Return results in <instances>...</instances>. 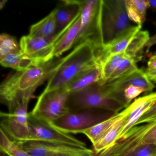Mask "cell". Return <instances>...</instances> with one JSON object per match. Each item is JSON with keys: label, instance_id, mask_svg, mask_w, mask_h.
Instances as JSON below:
<instances>
[{"label": "cell", "instance_id": "16", "mask_svg": "<svg viewBox=\"0 0 156 156\" xmlns=\"http://www.w3.org/2000/svg\"><path fill=\"white\" fill-rule=\"evenodd\" d=\"M132 111V107L129 105L123 111L113 115L111 117L97 124L83 132L90 140L93 145L95 144L111 128V127L123 117L129 115Z\"/></svg>", "mask_w": 156, "mask_h": 156}, {"label": "cell", "instance_id": "12", "mask_svg": "<svg viewBox=\"0 0 156 156\" xmlns=\"http://www.w3.org/2000/svg\"><path fill=\"white\" fill-rule=\"evenodd\" d=\"M101 85L108 96L122 103L126 108L128 106L124 98V92L128 87H137L144 89L145 92L150 93L155 87L154 83L147 77L145 71L141 69L125 77Z\"/></svg>", "mask_w": 156, "mask_h": 156}, {"label": "cell", "instance_id": "6", "mask_svg": "<svg viewBox=\"0 0 156 156\" xmlns=\"http://www.w3.org/2000/svg\"><path fill=\"white\" fill-rule=\"evenodd\" d=\"M127 14L126 1L103 0L102 26L105 45L134 25Z\"/></svg>", "mask_w": 156, "mask_h": 156}, {"label": "cell", "instance_id": "20", "mask_svg": "<svg viewBox=\"0 0 156 156\" xmlns=\"http://www.w3.org/2000/svg\"><path fill=\"white\" fill-rule=\"evenodd\" d=\"M81 23L80 16L55 43L54 48V57H60L64 53L73 48L79 33Z\"/></svg>", "mask_w": 156, "mask_h": 156}, {"label": "cell", "instance_id": "10", "mask_svg": "<svg viewBox=\"0 0 156 156\" xmlns=\"http://www.w3.org/2000/svg\"><path fill=\"white\" fill-rule=\"evenodd\" d=\"M30 99H24L12 111L1 113V129L14 142L27 140L29 135L28 107Z\"/></svg>", "mask_w": 156, "mask_h": 156}, {"label": "cell", "instance_id": "29", "mask_svg": "<svg viewBox=\"0 0 156 156\" xmlns=\"http://www.w3.org/2000/svg\"><path fill=\"white\" fill-rule=\"evenodd\" d=\"M123 156H156V146H140L132 150Z\"/></svg>", "mask_w": 156, "mask_h": 156}, {"label": "cell", "instance_id": "3", "mask_svg": "<svg viewBox=\"0 0 156 156\" xmlns=\"http://www.w3.org/2000/svg\"><path fill=\"white\" fill-rule=\"evenodd\" d=\"M103 0L83 1L81 23L79 33L73 48L88 43L94 48L96 53L105 48L102 26Z\"/></svg>", "mask_w": 156, "mask_h": 156}, {"label": "cell", "instance_id": "27", "mask_svg": "<svg viewBox=\"0 0 156 156\" xmlns=\"http://www.w3.org/2000/svg\"><path fill=\"white\" fill-rule=\"evenodd\" d=\"M1 152L6 156H33L21 148L1 129Z\"/></svg>", "mask_w": 156, "mask_h": 156}, {"label": "cell", "instance_id": "30", "mask_svg": "<svg viewBox=\"0 0 156 156\" xmlns=\"http://www.w3.org/2000/svg\"><path fill=\"white\" fill-rule=\"evenodd\" d=\"M156 120V100L149 108L145 112L133 125V126Z\"/></svg>", "mask_w": 156, "mask_h": 156}, {"label": "cell", "instance_id": "26", "mask_svg": "<svg viewBox=\"0 0 156 156\" xmlns=\"http://www.w3.org/2000/svg\"><path fill=\"white\" fill-rule=\"evenodd\" d=\"M136 62L134 59L125 55V57L119 64L111 77L106 83H110L120 79L136 71L139 68L137 66Z\"/></svg>", "mask_w": 156, "mask_h": 156}, {"label": "cell", "instance_id": "25", "mask_svg": "<svg viewBox=\"0 0 156 156\" xmlns=\"http://www.w3.org/2000/svg\"><path fill=\"white\" fill-rule=\"evenodd\" d=\"M125 56L124 52L111 55L101 63V80L99 82L101 84L107 83Z\"/></svg>", "mask_w": 156, "mask_h": 156}, {"label": "cell", "instance_id": "4", "mask_svg": "<svg viewBox=\"0 0 156 156\" xmlns=\"http://www.w3.org/2000/svg\"><path fill=\"white\" fill-rule=\"evenodd\" d=\"M69 111L86 108H96L118 113L125 106L108 96L99 82L74 93H70L67 101Z\"/></svg>", "mask_w": 156, "mask_h": 156}, {"label": "cell", "instance_id": "15", "mask_svg": "<svg viewBox=\"0 0 156 156\" xmlns=\"http://www.w3.org/2000/svg\"><path fill=\"white\" fill-rule=\"evenodd\" d=\"M156 100V92H154L136 98L130 104L132 107V111L128 117L116 141L124 136L127 132L133 127L138 119L150 108Z\"/></svg>", "mask_w": 156, "mask_h": 156}, {"label": "cell", "instance_id": "7", "mask_svg": "<svg viewBox=\"0 0 156 156\" xmlns=\"http://www.w3.org/2000/svg\"><path fill=\"white\" fill-rule=\"evenodd\" d=\"M156 146V120L131 127L110 148L97 156H123L143 145Z\"/></svg>", "mask_w": 156, "mask_h": 156}, {"label": "cell", "instance_id": "8", "mask_svg": "<svg viewBox=\"0 0 156 156\" xmlns=\"http://www.w3.org/2000/svg\"><path fill=\"white\" fill-rule=\"evenodd\" d=\"M69 94L66 87L43 92L30 113L35 117L51 124L69 112L67 101Z\"/></svg>", "mask_w": 156, "mask_h": 156}, {"label": "cell", "instance_id": "22", "mask_svg": "<svg viewBox=\"0 0 156 156\" xmlns=\"http://www.w3.org/2000/svg\"><path fill=\"white\" fill-rule=\"evenodd\" d=\"M56 29L55 10L30 28L29 36L32 37L48 38L55 34Z\"/></svg>", "mask_w": 156, "mask_h": 156}, {"label": "cell", "instance_id": "36", "mask_svg": "<svg viewBox=\"0 0 156 156\" xmlns=\"http://www.w3.org/2000/svg\"><path fill=\"white\" fill-rule=\"evenodd\" d=\"M96 156V155H93V156Z\"/></svg>", "mask_w": 156, "mask_h": 156}, {"label": "cell", "instance_id": "9", "mask_svg": "<svg viewBox=\"0 0 156 156\" xmlns=\"http://www.w3.org/2000/svg\"><path fill=\"white\" fill-rule=\"evenodd\" d=\"M33 156H88L96 155L93 150L62 143L27 140L15 142Z\"/></svg>", "mask_w": 156, "mask_h": 156}, {"label": "cell", "instance_id": "19", "mask_svg": "<svg viewBox=\"0 0 156 156\" xmlns=\"http://www.w3.org/2000/svg\"><path fill=\"white\" fill-rule=\"evenodd\" d=\"M129 114L123 117L116 122L103 136V137L101 138L95 144L93 145V150L96 156L107 150L114 145L117 140L119 133L124 127Z\"/></svg>", "mask_w": 156, "mask_h": 156}, {"label": "cell", "instance_id": "21", "mask_svg": "<svg viewBox=\"0 0 156 156\" xmlns=\"http://www.w3.org/2000/svg\"><path fill=\"white\" fill-rule=\"evenodd\" d=\"M2 66L12 68L17 72H23L37 66L34 61L21 51L12 53L0 59Z\"/></svg>", "mask_w": 156, "mask_h": 156}, {"label": "cell", "instance_id": "23", "mask_svg": "<svg viewBox=\"0 0 156 156\" xmlns=\"http://www.w3.org/2000/svg\"><path fill=\"white\" fill-rule=\"evenodd\" d=\"M126 8L129 20L136 25H142L146 20L147 9L149 8L148 0H127Z\"/></svg>", "mask_w": 156, "mask_h": 156}, {"label": "cell", "instance_id": "5", "mask_svg": "<svg viewBox=\"0 0 156 156\" xmlns=\"http://www.w3.org/2000/svg\"><path fill=\"white\" fill-rule=\"evenodd\" d=\"M116 113L96 108L69 111L51 123L64 133H83L88 129L108 119Z\"/></svg>", "mask_w": 156, "mask_h": 156}, {"label": "cell", "instance_id": "11", "mask_svg": "<svg viewBox=\"0 0 156 156\" xmlns=\"http://www.w3.org/2000/svg\"><path fill=\"white\" fill-rule=\"evenodd\" d=\"M29 135L27 140H41L86 147L84 142L64 133L46 121L28 113Z\"/></svg>", "mask_w": 156, "mask_h": 156}, {"label": "cell", "instance_id": "18", "mask_svg": "<svg viewBox=\"0 0 156 156\" xmlns=\"http://www.w3.org/2000/svg\"><path fill=\"white\" fill-rule=\"evenodd\" d=\"M142 25H134L123 32L113 41L105 45L104 52L107 57L111 55L125 52L134 35L140 30Z\"/></svg>", "mask_w": 156, "mask_h": 156}, {"label": "cell", "instance_id": "33", "mask_svg": "<svg viewBox=\"0 0 156 156\" xmlns=\"http://www.w3.org/2000/svg\"><path fill=\"white\" fill-rule=\"evenodd\" d=\"M148 68H156V55H152L147 62Z\"/></svg>", "mask_w": 156, "mask_h": 156}, {"label": "cell", "instance_id": "2", "mask_svg": "<svg viewBox=\"0 0 156 156\" xmlns=\"http://www.w3.org/2000/svg\"><path fill=\"white\" fill-rule=\"evenodd\" d=\"M97 65L99 64L94 47L88 43L78 45L67 55L64 63L49 79L43 92L66 87L78 74Z\"/></svg>", "mask_w": 156, "mask_h": 156}, {"label": "cell", "instance_id": "34", "mask_svg": "<svg viewBox=\"0 0 156 156\" xmlns=\"http://www.w3.org/2000/svg\"><path fill=\"white\" fill-rule=\"evenodd\" d=\"M148 8L153 11H156V0H148Z\"/></svg>", "mask_w": 156, "mask_h": 156}, {"label": "cell", "instance_id": "28", "mask_svg": "<svg viewBox=\"0 0 156 156\" xmlns=\"http://www.w3.org/2000/svg\"><path fill=\"white\" fill-rule=\"evenodd\" d=\"M21 51L17 40L11 35L2 33L0 35V59L8 55Z\"/></svg>", "mask_w": 156, "mask_h": 156}, {"label": "cell", "instance_id": "1", "mask_svg": "<svg viewBox=\"0 0 156 156\" xmlns=\"http://www.w3.org/2000/svg\"><path fill=\"white\" fill-rule=\"evenodd\" d=\"M67 58L54 57L47 62L7 76L0 86V101L9 112L23 99H31L38 87L49 80Z\"/></svg>", "mask_w": 156, "mask_h": 156}, {"label": "cell", "instance_id": "14", "mask_svg": "<svg viewBox=\"0 0 156 156\" xmlns=\"http://www.w3.org/2000/svg\"><path fill=\"white\" fill-rule=\"evenodd\" d=\"M55 9V34L66 32L81 15L83 1L63 0Z\"/></svg>", "mask_w": 156, "mask_h": 156}, {"label": "cell", "instance_id": "13", "mask_svg": "<svg viewBox=\"0 0 156 156\" xmlns=\"http://www.w3.org/2000/svg\"><path fill=\"white\" fill-rule=\"evenodd\" d=\"M64 33L55 34L48 38L32 37L29 35L23 36L20 41L21 50L37 65L42 64L54 58L55 44Z\"/></svg>", "mask_w": 156, "mask_h": 156}, {"label": "cell", "instance_id": "31", "mask_svg": "<svg viewBox=\"0 0 156 156\" xmlns=\"http://www.w3.org/2000/svg\"><path fill=\"white\" fill-rule=\"evenodd\" d=\"M144 92H145L144 89L133 85L130 86L126 88L124 90V96L127 106H128L133 99Z\"/></svg>", "mask_w": 156, "mask_h": 156}, {"label": "cell", "instance_id": "35", "mask_svg": "<svg viewBox=\"0 0 156 156\" xmlns=\"http://www.w3.org/2000/svg\"><path fill=\"white\" fill-rule=\"evenodd\" d=\"M7 2H8L7 0H2L1 1V3H0V9H1L4 8V6H5Z\"/></svg>", "mask_w": 156, "mask_h": 156}, {"label": "cell", "instance_id": "17", "mask_svg": "<svg viewBox=\"0 0 156 156\" xmlns=\"http://www.w3.org/2000/svg\"><path fill=\"white\" fill-rule=\"evenodd\" d=\"M101 80V66L97 65L78 74L66 87L69 93H74L100 82Z\"/></svg>", "mask_w": 156, "mask_h": 156}, {"label": "cell", "instance_id": "24", "mask_svg": "<svg viewBox=\"0 0 156 156\" xmlns=\"http://www.w3.org/2000/svg\"><path fill=\"white\" fill-rule=\"evenodd\" d=\"M150 39L148 32L140 30L131 39L124 52L125 55L136 61L138 55L141 53Z\"/></svg>", "mask_w": 156, "mask_h": 156}, {"label": "cell", "instance_id": "32", "mask_svg": "<svg viewBox=\"0 0 156 156\" xmlns=\"http://www.w3.org/2000/svg\"><path fill=\"white\" fill-rule=\"evenodd\" d=\"M145 73L150 81L152 83H156V68H147L145 71Z\"/></svg>", "mask_w": 156, "mask_h": 156}]
</instances>
